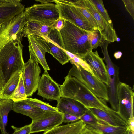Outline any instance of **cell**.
Instances as JSON below:
<instances>
[{"label": "cell", "mask_w": 134, "mask_h": 134, "mask_svg": "<svg viewBox=\"0 0 134 134\" xmlns=\"http://www.w3.org/2000/svg\"><path fill=\"white\" fill-rule=\"evenodd\" d=\"M60 85L61 97L74 99L86 108H92L103 110L112 109L104 100L96 96L85 85L75 77L67 75Z\"/></svg>", "instance_id": "6da1fadb"}, {"label": "cell", "mask_w": 134, "mask_h": 134, "mask_svg": "<svg viewBox=\"0 0 134 134\" xmlns=\"http://www.w3.org/2000/svg\"><path fill=\"white\" fill-rule=\"evenodd\" d=\"M23 47L21 42L10 41L0 49V83L3 88L13 76L23 71Z\"/></svg>", "instance_id": "7a4b0ae2"}, {"label": "cell", "mask_w": 134, "mask_h": 134, "mask_svg": "<svg viewBox=\"0 0 134 134\" xmlns=\"http://www.w3.org/2000/svg\"><path fill=\"white\" fill-rule=\"evenodd\" d=\"M59 32L65 51L82 58L92 50L91 41L93 32H88L65 20Z\"/></svg>", "instance_id": "3957f363"}, {"label": "cell", "mask_w": 134, "mask_h": 134, "mask_svg": "<svg viewBox=\"0 0 134 134\" xmlns=\"http://www.w3.org/2000/svg\"><path fill=\"white\" fill-rule=\"evenodd\" d=\"M109 42L103 40L100 46L103 55V60L105 61L107 69L108 83L107 86L108 102L114 110L118 111V103L117 95V88L120 82L119 73V68L112 61L109 55L108 47Z\"/></svg>", "instance_id": "277c9868"}, {"label": "cell", "mask_w": 134, "mask_h": 134, "mask_svg": "<svg viewBox=\"0 0 134 134\" xmlns=\"http://www.w3.org/2000/svg\"><path fill=\"white\" fill-rule=\"evenodd\" d=\"M24 12L28 21H35L50 26L60 18L58 6L53 3L34 4L26 8Z\"/></svg>", "instance_id": "5b68a950"}, {"label": "cell", "mask_w": 134, "mask_h": 134, "mask_svg": "<svg viewBox=\"0 0 134 134\" xmlns=\"http://www.w3.org/2000/svg\"><path fill=\"white\" fill-rule=\"evenodd\" d=\"M67 75L75 77L97 97L108 101L109 98L106 85L80 66L77 68L73 64Z\"/></svg>", "instance_id": "8992f818"}, {"label": "cell", "mask_w": 134, "mask_h": 134, "mask_svg": "<svg viewBox=\"0 0 134 134\" xmlns=\"http://www.w3.org/2000/svg\"><path fill=\"white\" fill-rule=\"evenodd\" d=\"M27 22L23 12L3 23L0 32V49L10 41L21 42L22 31Z\"/></svg>", "instance_id": "52a82bcc"}, {"label": "cell", "mask_w": 134, "mask_h": 134, "mask_svg": "<svg viewBox=\"0 0 134 134\" xmlns=\"http://www.w3.org/2000/svg\"><path fill=\"white\" fill-rule=\"evenodd\" d=\"M54 1L58 6L60 18L88 32H92L95 30L87 19L68 0Z\"/></svg>", "instance_id": "ba28073f"}, {"label": "cell", "mask_w": 134, "mask_h": 134, "mask_svg": "<svg viewBox=\"0 0 134 134\" xmlns=\"http://www.w3.org/2000/svg\"><path fill=\"white\" fill-rule=\"evenodd\" d=\"M118 103L117 112L127 123L130 118H134V93L132 88L126 83L120 82L117 88Z\"/></svg>", "instance_id": "9c48e42d"}, {"label": "cell", "mask_w": 134, "mask_h": 134, "mask_svg": "<svg viewBox=\"0 0 134 134\" xmlns=\"http://www.w3.org/2000/svg\"><path fill=\"white\" fill-rule=\"evenodd\" d=\"M41 70L38 63L34 58L30 59L24 63L22 77L27 97L31 96L37 90Z\"/></svg>", "instance_id": "30bf717a"}, {"label": "cell", "mask_w": 134, "mask_h": 134, "mask_svg": "<svg viewBox=\"0 0 134 134\" xmlns=\"http://www.w3.org/2000/svg\"><path fill=\"white\" fill-rule=\"evenodd\" d=\"M30 57L35 59L42 66L44 72H47L50 69L46 60L45 54H51L49 47L45 39L41 36L30 35L27 37Z\"/></svg>", "instance_id": "8fae6325"}, {"label": "cell", "mask_w": 134, "mask_h": 134, "mask_svg": "<svg viewBox=\"0 0 134 134\" xmlns=\"http://www.w3.org/2000/svg\"><path fill=\"white\" fill-rule=\"evenodd\" d=\"M83 1L85 7L96 20L98 27V31L103 40L109 42H113L116 41L117 36L113 25L106 21L90 0Z\"/></svg>", "instance_id": "7c38bea8"}, {"label": "cell", "mask_w": 134, "mask_h": 134, "mask_svg": "<svg viewBox=\"0 0 134 134\" xmlns=\"http://www.w3.org/2000/svg\"><path fill=\"white\" fill-rule=\"evenodd\" d=\"M63 115L59 111L47 112L44 116L30 124V134L46 132L59 126L63 122Z\"/></svg>", "instance_id": "4fadbf2b"}, {"label": "cell", "mask_w": 134, "mask_h": 134, "mask_svg": "<svg viewBox=\"0 0 134 134\" xmlns=\"http://www.w3.org/2000/svg\"><path fill=\"white\" fill-rule=\"evenodd\" d=\"M37 94L47 100L57 101L61 97L59 86L44 72L40 78L38 85Z\"/></svg>", "instance_id": "5bb4252c"}, {"label": "cell", "mask_w": 134, "mask_h": 134, "mask_svg": "<svg viewBox=\"0 0 134 134\" xmlns=\"http://www.w3.org/2000/svg\"><path fill=\"white\" fill-rule=\"evenodd\" d=\"M81 59L89 65L97 78L108 86V79L106 66L97 51L91 50Z\"/></svg>", "instance_id": "9a60e30c"}, {"label": "cell", "mask_w": 134, "mask_h": 134, "mask_svg": "<svg viewBox=\"0 0 134 134\" xmlns=\"http://www.w3.org/2000/svg\"><path fill=\"white\" fill-rule=\"evenodd\" d=\"M87 109L103 123L114 126L128 127L127 123L117 112L113 109L103 110L92 108Z\"/></svg>", "instance_id": "2e32d148"}, {"label": "cell", "mask_w": 134, "mask_h": 134, "mask_svg": "<svg viewBox=\"0 0 134 134\" xmlns=\"http://www.w3.org/2000/svg\"><path fill=\"white\" fill-rule=\"evenodd\" d=\"M49 47L51 54L62 65L68 63L70 58L65 50L61 36L55 35L50 39L44 38Z\"/></svg>", "instance_id": "e0dca14e"}, {"label": "cell", "mask_w": 134, "mask_h": 134, "mask_svg": "<svg viewBox=\"0 0 134 134\" xmlns=\"http://www.w3.org/2000/svg\"><path fill=\"white\" fill-rule=\"evenodd\" d=\"M57 102L56 107L63 114H68L80 117L87 109L79 102L70 98L61 97Z\"/></svg>", "instance_id": "ac0fdd59"}, {"label": "cell", "mask_w": 134, "mask_h": 134, "mask_svg": "<svg viewBox=\"0 0 134 134\" xmlns=\"http://www.w3.org/2000/svg\"><path fill=\"white\" fill-rule=\"evenodd\" d=\"M12 110L31 118L32 121L44 116L47 112L27 103L25 100L13 102Z\"/></svg>", "instance_id": "d6986e66"}, {"label": "cell", "mask_w": 134, "mask_h": 134, "mask_svg": "<svg viewBox=\"0 0 134 134\" xmlns=\"http://www.w3.org/2000/svg\"><path fill=\"white\" fill-rule=\"evenodd\" d=\"M24 9V5L21 3L9 2L0 5V22L9 21Z\"/></svg>", "instance_id": "ffe728a7"}, {"label": "cell", "mask_w": 134, "mask_h": 134, "mask_svg": "<svg viewBox=\"0 0 134 134\" xmlns=\"http://www.w3.org/2000/svg\"><path fill=\"white\" fill-rule=\"evenodd\" d=\"M86 124L79 120L66 125L59 126L43 134H81L85 128Z\"/></svg>", "instance_id": "44dd1931"}, {"label": "cell", "mask_w": 134, "mask_h": 134, "mask_svg": "<svg viewBox=\"0 0 134 134\" xmlns=\"http://www.w3.org/2000/svg\"><path fill=\"white\" fill-rule=\"evenodd\" d=\"M14 101L10 98L0 97V130L2 134H9L6 127L9 112L12 110Z\"/></svg>", "instance_id": "7402d4cb"}, {"label": "cell", "mask_w": 134, "mask_h": 134, "mask_svg": "<svg viewBox=\"0 0 134 134\" xmlns=\"http://www.w3.org/2000/svg\"><path fill=\"white\" fill-rule=\"evenodd\" d=\"M85 127L98 131L102 134H124L127 127L114 126L104 123L86 125Z\"/></svg>", "instance_id": "603a6c76"}, {"label": "cell", "mask_w": 134, "mask_h": 134, "mask_svg": "<svg viewBox=\"0 0 134 134\" xmlns=\"http://www.w3.org/2000/svg\"><path fill=\"white\" fill-rule=\"evenodd\" d=\"M87 19L94 27L95 30H98L97 22L94 18L85 7L83 0H68Z\"/></svg>", "instance_id": "cb8c5ba5"}, {"label": "cell", "mask_w": 134, "mask_h": 134, "mask_svg": "<svg viewBox=\"0 0 134 134\" xmlns=\"http://www.w3.org/2000/svg\"><path fill=\"white\" fill-rule=\"evenodd\" d=\"M22 72L16 73L9 80L3 88L2 97L10 98L18 84Z\"/></svg>", "instance_id": "d4e9b609"}, {"label": "cell", "mask_w": 134, "mask_h": 134, "mask_svg": "<svg viewBox=\"0 0 134 134\" xmlns=\"http://www.w3.org/2000/svg\"><path fill=\"white\" fill-rule=\"evenodd\" d=\"M42 25L40 23L35 21H28L23 29L22 37L27 38L30 35H35L42 37L40 29Z\"/></svg>", "instance_id": "484cf974"}, {"label": "cell", "mask_w": 134, "mask_h": 134, "mask_svg": "<svg viewBox=\"0 0 134 134\" xmlns=\"http://www.w3.org/2000/svg\"><path fill=\"white\" fill-rule=\"evenodd\" d=\"M27 98L26 94L22 72L18 84L10 98L14 102L25 100Z\"/></svg>", "instance_id": "4316f807"}, {"label": "cell", "mask_w": 134, "mask_h": 134, "mask_svg": "<svg viewBox=\"0 0 134 134\" xmlns=\"http://www.w3.org/2000/svg\"><path fill=\"white\" fill-rule=\"evenodd\" d=\"M27 103L37 107L46 112L59 111L56 107H53L49 104L44 102L36 98H27L25 100Z\"/></svg>", "instance_id": "83f0119b"}, {"label": "cell", "mask_w": 134, "mask_h": 134, "mask_svg": "<svg viewBox=\"0 0 134 134\" xmlns=\"http://www.w3.org/2000/svg\"><path fill=\"white\" fill-rule=\"evenodd\" d=\"M94 5L99 14L110 24L113 25L112 20L104 6L102 0H90Z\"/></svg>", "instance_id": "f1b7e54d"}, {"label": "cell", "mask_w": 134, "mask_h": 134, "mask_svg": "<svg viewBox=\"0 0 134 134\" xmlns=\"http://www.w3.org/2000/svg\"><path fill=\"white\" fill-rule=\"evenodd\" d=\"M80 120L82 121L86 125L103 123L97 118L88 109L80 117Z\"/></svg>", "instance_id": "f546056e"}, {"label": "cell", "mask_w": 134, "mask_h": 134, "mask_svg": "<svg viewBox=\"0 0 134 134\" xmlns=\"http://www.w3.org/2000/svg\"><path fill=\"white\" fill-rule=\"evenodd\" d=\"M103 40L98 30H95L92 33L91 41V48L92 50L94 49L100 44Z\"/></svg>", "instance_id": "4dcf8cb0"}, {"label": "cell", "mask_w": 134, "mask_h": 134, "mask_svg": "<svg viewBox=\"0 0 134 134\" xmlns=\"http://www.w3.org/2000/svg\"><path fill=\"white\" fill-rule=\"evenodd\" d=\"M126 10L134 20V0H122Z\"/></svg>", "instance_id": "1f68e13d"}, {"label": "cell", "mask_w": 134, "mask_h": 134, "mask_svg": "<svg viewBox=\"0 0 134 134\" xmlns=\"http://www.w3.org/2000/svg\"><path fill=\"white\" fill-rule=\"evenodd\" d=\"M11 127L14 130V132L12 134H30V124L20 128L17 127L12 125Z\"/></svg>", "instance_id": "d6a6232c"}, {"label": "cell", "mask_w": 134, "mask_h": 134, "mask_svg": "<svg viewBox=\"0 0 134 134\" xmlns=\"http://www.w3.org/2000/svg\"><path fill=\"white\" fill-rule=\"evenodd\" d=\"M80 120V117L71 114H63V122L64 123L73 122Z\"/></svg>", "instance_id": "836d02e7"}, {"label": "cell", "mask_w": 134, "mask_h": 134, "mask_svg": "<svg viewBox=\"0 0 134 134\" xmlns=\"http://www.w3.org/2000/svg\"><path fill=\"white\" fill-rule=\"evenodd\" d=\"M65 20L60 18L51 27L52 29H54L59 31L64 27Z\"/></svg>", "instance_id": "e575fe53"}, {"label": "cell", "mask_w": 134, "mask_h": 134, "mask_svg": "<svg viewBox=\"0 0 134 134\" xmlns=\"http://www.w3.org/2000/svg\"><path fill=\"white\" fill-rule=\"evenodd\" d=\"M52 28L51 26L42 25L40 28V31L42 37L46 38L50 32Z\"/></svg>", "instance_id": "d590c367"}, {"label": "cell", "mask_w": 134, "mask_h": 134, "mask_svg": "<svg viewBox=\"0 0 134 134\" xmlns=\"http://www.w3.org/2000/svg\"><path fill=\"white\" fill-rule=\"evenodd\" d=\"M81 134H102L100 132L95 130L86 127Z\"/></svg>", "instance_id": "8d00e7d4"}, {"label": "cell", "mask_w": 134, "mask_h": 134, "mask_svg": "<svg viewBox=\"0 0 134 134\" xmlns=\"http://www.w3.org/2000/svg\"><path fill=\"white\" fill-rule=\"evenodd\" d=\"M21 2L20 0H0V5L9 2L21 3Z\"/></svg>", "instance_id": "74e56055"}, {"label": "cell", "mask_w": 134, "mask_h": 134, "mask_svg": "<svg viewBox=\"0 0 134 134\" xmlns=\"http://www.w3.org/2000/svg\"><path fill=\"white\" fill-rule=\"evenodd\" d=\"M122 53L120 51L116 52L114 54V56L116 59H120L122 56Z\"/></svg>", "instance_id": "f35d334b"}, {"label": "cell", "mask_w": 134, "mask_h": 134, "mask_svg": "<svg viewBox=\"0 0 134 134\" xmlns=\"http://www.w3.org/2000/svg\"><path fill=\"white\" fill-rule=\"evenodd\" d=\"M36 1L39 2H41V3H49L51 2H54L53 0H35Z\"/></svg>", "instance_id": "ab89813d"}, {"label": "cell", "mask_w": 134, "mask_h": 134, "mask_svg": "<svg viewBox=\"0 0 134 134\" xmlns=\"http://www.w3.org/2000/svg\"><path fill=\"white\" fill-rule=\"evenodd\" d=\"M3 88V86L0 83V97H2V93Z\"/></svg>", "instance_id": "60d3db41"}, {"label": "cell", "mask_w": 134, "mask_h": 134, "mask_svg": "<svg viewBox=\"0 0 134 134\" xmlns=\"http://www.w3.org/2000/svg\"><path fill=\"white\" fill-rule=\"evenodd\" d=\"M128 134H134V131H132L128 129Z\"/></svg>", "instance_id": "b9f144b4"}, {"label": "cell", "mask_w": 134, "mask_h": 134, "mask_svg": "<svg viewBox=\"0 0 134 134\" xmlns=\"http://www.w3.org/2000/svg\"><path fill=\"white\" fill-rule=\"evenodd\" d=\"M3 23L0 22V31H1V27Z\"/></svg>", "instance_id": "7bdbcfd3"}, {"label": "cell", "mask_w": 134, "mask_h": 134, "mask_svg": "<svg viewBox=\"0 0 134 134\" xmlns=\"http://www.w3.org/2000/svg\"><path fill=\"white\" fill-rule=\"evenodd\" d=\"M124 134H128V131H126Z\"/></svg>", "instance_id": "ee69618b"}]
</instances>
